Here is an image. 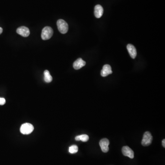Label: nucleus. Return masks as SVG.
Here are the masks:
<instances>
[{
	"instance_id": "f257e3e1",
	"label": "nucleus",
	"mask_w": 165,
	"mask_h": 165,
	"mask_svg": "<svg viewBox=\"0 0 165 165\" xmlns=\"http://www.w3.org/2000/svg\"><path fill=\"white\" fill-rule=\"evenodd\" d=\"M53 31L51 27L46 26L42 30L41 38L43 40H47L53 36Z\"/></svg>"
},
{
	"instance_id": "f03ea898",
	"label": "nucleus",
	"mask_w": 165,
	"mask_h": 165,
	"mask_svg": "<svg viewBox=\"0 0 165 165\" xmlns=\"http://www.w3.org/2000/svg\"><path fill=\"white\" fill-rule=\"evenodd\" d=\"M58 30L61 33L65 34L68 32V25L65 21L63 19H59L57 22Z\"/></svg>"
},
{
	"instance_id": "7ed1b4c3",
	"label": "nucleus",
	"mask_w": 165,
	"mask_h": 165,
	"mask_svg": "<svg viewBox=\"0 0 165 165\" xmlns=\"http://www.w3.org/2000/svg\"><path fill=\"white\" fill-rule=\"evenodd\" d=\"M153 137L151 133L147 131L144 133L141 144L144 146H147L151 144Z\"/></svg>"
},
{
	"instance_id": "20e7f679",
	"label": "nucleus",
	"mask_w": 165,
	"mask_h": 165,
	"mask_svg": "<svg viewBox=\"0 0 165 165\" xmlns=\"http://www.w3.org/2000/svg\"><path fill=\"white\" fill-rule=\"evenodd\" d=\"M34 128L30 123H25L22 125L20 128V132L24 134H29L34 130Z\"/></svg>"
},
{
	"instance_id": "39448f33",
	"label": "nucleus",
	"mask_w": 165,
	"mask_h": 165,
	"mask_svg": "<svg viewBox=\"0 0 165 165\" xmlns=\"http://www.w3.org/2000/svg\"><path fill=\"white\" fill-rule=\"evenodd\" d=\"M99 146L101 149L104 153H107L109 151V141L106 138H103L101 140L99 143Z\"/></svg>"
},
{
	"instance_id": "423d86ee",
	"label": "nucleus",
	"mask_w": 165,
	"mask_h": 165,
	"mask_svg": "<svg viewBox=\"0 0 165 165\" xmlns=\"http://www.w3.org/2000/svg\"><path fill=\"white\" fill-rule=\"evenodd\" d=\"M17 33L23 37H27L29 36L30 34L29 28L25 26H21L19 27L17 30Z\"/></svg>"
},
{
	"instance_id": "0eeeda50",
	"label": "nucleus",
	"mask_w": 165,
	"mask_h": 165,
	"mask_svg": "<svg viewBox=\"0 0 165 165\" xmlns=\"http://www.w3.org/2000/svg\"><path fill=\"white\" fill-rule=\"evenodd\" d=\"M122 153L124 156H128L131 159L134 158V152L128 146L122 147Z\"/></svg>"
},
{
	"instance_id": "6e6552de",
	"label": "nucleus",
	"mask_w": 165,
	"mask_h": 165,
	"mask_svg": "<svg viewBox=\"0 0 165 165\" xmlns=\"http://www.w3.org/2000/svg\"><path fill=\"white\" fill-rule=\"evenodd\" d=\"M112 73V68L110 65L108 64L105 65L103 67L102 69L101 72V75L102 77H105L111 74Z\"/></svg>"
},
{
	"instance_id": "1a4fd4ad",
	"label": "nucleus",
	"mask_w": 165,
	"mask_h": 165,
	"mask_svg": "<svg viewBox=\"0 0 165 165\" xmlns=\"http://www.w3.org/2000/svg\"><path fill=\"white\" fill-rule=\"evenodd\" d=\"M85 64H86V62L81 58H79L74 62L73 64V67L76 70H79V69L81 68L82 67H84Z\"/></svg>"
},
{
	"instance_id": "9d476101",
	"label": "nucleus",
	"mask_w": 165,
	"mask_h": 165,
	"mask_svg": "<svg viewBox=\"0 0 165 165\" xmlns=\"http://www.w3.org/2000/svg\"><path fill=\"white\" fill-rule=\"evenodd\" d=\"M104 10L102 6L100 5H97L94 7V14L97 19L101 18L103 14Z\"/></svg>"
},
{
	"instance_id": "9b49d317",
	"label": "nucleus",
	"mask_w": 165,
	"mask_h": 165,
	"mask_svg": "<svg viewBox=\"0 0 165 165\" xmlns=\"http://www.w3.org/2000/svg\"><path fill=\"white\" fill-rule=\"evenodd\" d=\"M127 48L128 53L132 58H135L137 55V50L135 47H134L133 45L129 44L128 45Z\"/></svg>"
},
{
	"instance_id": "f8f14e48",
	"label": "nucleus",
	"mask_w": 165,
	"mask_h": 165,
	"mask_svg": "<svg viewBox=\"0 0 165 165\" xmlns=\"http://www.w3.org/2000/svg\"><path fill=\"white\" fill-rule=\"evenodd\" d=\"M44 80L46 83H50L53 80V77L48 70L44 71Z\"/></svg>"
},
{
	"instance_id": "ddd939ff",
	"label": "nucleus",
	"mask_w": 165,
	"mask_h": 165,
	"mask_svg": "<svg viewBox=\"0 0 165 165\" xmlns=\"http://www.w3.org/2000/svg\"><path fill=\"white\" fill-rule=\"evenodd\" d=\"M78 150H79V149H78V147L77 146L73 145V146H71L69 148V152L71 154H75L78 151Z\"/></svg>"
},
{
	"instance_id": "4468645a",
	"label": "nucleus",
	"mask_w": 165,
	"mask_h": 165,
	"mask_svg": "<svg viewBox=\"0 0 165 165\" xmlns=\"http://www.w3.org/2000/svg\"><path fill=\"white\" fill-rule=\"evenodd\" d=\"M79 137L80 141L84 142L87 141L89 139L88 135H86V134H82L81 135H79Z\"/></svg>"
},
{
	"instance_id": "2eb2a0df",
	"label": "nucleus",
	"mask_w": 165,
	"mask_h": 165,
	"mask_svg": "<svg viewBox=\"0 0 165 165\" xmlns=\"http://www.w3.org/2000/svg\"><path fill=\"white\" fill-rule=\"evenodd\" d=\"M6 99L0 97V105H3L5 104Z\"/></svg>"
},
{
	"instance_id": "dca6fc26",
	"label": "nucleus",
	"mask_w": 165,
	"mask_h": 165,
	"mask_svg": "<svg viewBox=\"0 0 165 165\" xmlns=\"http://www.w3.org/2000/svg\"><path fill=\"white\" fill-rule=\"evenodd\" d=\"M162 146H163L164 147V148L165 147V139H164V140H163V141H162Z\"/></svg>"
},
{
	"instance_id": "f3484780",
	"label": "nucleus",
	"mask_w": 165,
	"mask_h": 165,
	"mask_svg": "<svg viewBox=\"0 0 165 165\" xmlns=\"http://www.w3.org/2000/svg\"><path fill=\"white\" fill-rule=\"evenodd\" d=\"M2 31H3V30L1 27H0V35L2 33Z\"/></svg>"
}]
</instances>
